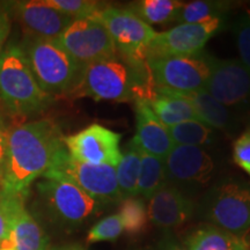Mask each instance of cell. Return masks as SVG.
<instances>
[{
  "label": "cell",
  "instance_id": "26",
  "mask_svg": "<svg viewBox=\"0 0 250 250\" xmlns=\"http://www.w3.org/2000/svg\"><path fill=\"white\" fill-rule=\"evenodd\" d=\"M168 130L175 145L196 146V147L204 148L205 146L214 145L217 142V136L213 129L198 120L183 122L169 127Z\"/></svg>",
  "mask_w": 250,
  "mask_h": 250
},
{
  "label": "cell",
  "instance_id": "1",
  "mask_svg": "<svg viewBox=\"0 0 250 250\" xmlns=\"http://www.w3.org/2000/svg\"><path fill=\"white\" fill-rule=\"evenodd\" d=\"M64 147V137L54 122L40 120L7 131L5 174L0 190L26 197L34 181L42 177Z\"/></svg>",
  "mask_w": 250,
  "mask_h": 250
},
{
  "label": "cell",
  "instance_id": "12",
  "mask_svg": "<svg viewBox=\"0 0 250 250\" xmlns=\"http://www.w3.org/2000/svg\"><path fill=\"white\" fill-rule=\"evenodd\" d=\"M165 168L167 183L189 193L212 179L215 164L205 148L175 145L166 156Z\"/></svg>",
  "mask_w": 250,
  "mask_h": 250
},
{
  "label": "cell",
  "instance_id": "35",
  "mask_svg": "<svg viewBox=\"0 0 250 250\" xmlns=\"http://www.w3.org/2000/svg\"><path fill=\"white\" fill-rule=\"evenodd\" d=\"M7 129L5 127L4 122L0 117V187L5 174L6 165V152H7Z\"/></svg>",
  "mask_w": 250,
  "mask_h": 250
},
{
  "label": "cell",
  "instance_id": "27",
  "mask_svg": "<svg viewBox=\"0 0 250 250\" xmlns=\"http://www.w3.org/2000/svg\"><path fill=\"white\" fill-rule=\"evenodd\" d=\"M120 215L124 230L130 236H138L147 229L148 213L145 201L133 196L122 199L120 203Z\"/></svg>",
  "mask_w": 250,
  "mask_h": 250
},
{
  "label": "cell",
  "instance_id": "13",
  "mask_svg": "<svg viewBox=\"0 0 250 250\" xmlns=\"http://www.w3.org/2000/svg\"><path fill=\"white\" fill-rule=\"evenodd\" d=\"M122 136L100 124H92L79 132L64 137V145L72 158L83 164L116 167L122 158Z\"/></svg>",
  "mask_w": 250,
  "mask_h": 250
},
{
  "label": "cell",
  "instance_id": "5",
  "mask_svg": "<svg viewBox=\"0 0 250 250\" xmlns=\"http://www.w3.org/2000/svg\"><path fill=\"white\" fill-rule=\"evenodd\" d=\"M34 77L50 96L74 92L83 67L62 48L57 40L27 36L21 43Z\"/></svg>",
  "mask_w": 250,
  "mask_h": 250
},
{
  "label": "cell",
  "instance_id": "19",
  "mask_svg": "<svg viewBox=\"0 0 250 250\" xmlns=\"http://www.w3.org/2000/svg\"><path fill=\"white\" fill-rule=\"evenodd\" d=\"M14 250H49L50 240L44 229L24 208V199L15 208L11 235Z\"/></svg>",
  "mask_w": 250,
  "mask_h": 250
},
{
  "label": "cell",
  "instance_id": "18",
  "mask_svg": "<svg viewBox=\"0 0 250 250\" xmlns=\"http://www.w3.org/2000/svg\"><path fill=\"white\" fill-rule=\"evenodd\" d=\"M184 95L192 103L197 120L211 129L232 134L235 133L241 126L239 114L212 98L204 89L199 92L187 93Z\"/></svg>",
  "mask_w": 250,
  "mask_h": 250
},
{
  "label": "cell",
  "instance_id": "15",
  "mask_svg": "<svg viewBox=\"0 0 250 250\" xmlns=\"http://www.w3.org/2000/svg\"><path fill=\"white\" fill-rule=\"evenodd\" d=\"M7 5L9 12L17 17L29 37L57 40L74 21L68 15L49 6L44 0L14 1Z\"/></svg>",
  "mask_w": 250,
  "mask_h": 250
},
{
  "label": "cell",
  "instance_id": "20",
  "mask_svg": "<svg viewBox=\"0 0 250 250\" xmlns=\"http://www.w3.org/2000/svg\"><path fill=\"white\" fill-rule=\"evenodd\" d=\"M155 94L147 103L155 116L169 129L183 122L197 120L192 103L184 94L156 89Z\"/></svg>",
  "mask_w": 250,
  "mask_h": 250
},
{
  "label": "cell",
  "instance_id": "34",
  "mask_svg": "<svg viewBox=\"0 0 250 250\" xmlns=\"http://www.w3.org/2000/svg\"><path fill=\"white\" fill-rule=\"evenodd\" d=\"M155 250H188L183 243H181L174 234L166 230L164 236L156 243Z\"/></svg>",
  "mask_w": 250,
  "mask_h": 250
},
{
  "label": "cell",
  "instance_id": "14",
  "mask_svg": "<svg viewBox=\"0 0 250 250\" xmlns=\"http://www.w3.org/2000/svg\"><path fill=\"white\" fill-rule=\"evenodd\" d=\"M225 19H214L205 23H181L164 33H156L146 58L199 54L206 42L223 29Z\"/></svg>",
  "mask_w": 250,
  "mask_h": 250
},
{
  "label": "cell",
  "instance_id": "31",
  "mask_svg": "<svg viewBox=\"0 0 250 250\" xmlns=\"http://www.w3.org/2000/svg\"><path fill=\"white\" fill-rule=\"evenodd\" d=\"M24 197L9 195L0 190V245L9 239L15 208Z\"/></svg>",
  "mask_w": 250,
  "mask_h": 250
},
{
  "label": "cell",
  "instance_id": "21",
  "mask_svg": "<svg viewBox=\"0 0 250 250\" xmlns=\"http://www.w3.org/2000/svg\"><path fill=\"white\" fill-rule=\"evenodd\" d=\"M184 246L188 250H249L246 237H237L208 224L187 235Z\"/></svg>",
  "mask_w": 250,
  "mask_h": 250
},
{
  "label": "cell",
  "instance_id": "22",
  "mask_svg": "<svg viewBox=\"0 0 250 250\" xmlns=\"http://www.w3.org/2000/svg\"><path fill=\"white\" fill-rule=\"evenodd\" d=\"M182 1L177 0H139L130 2L126 9L149 24H166L176 21Z\"/></svg>",
  "mask_w": 250,
  "mask_h": 250
},
{
  "label": "cell",
  "instance_id": "24",
  "mask_svg": "<svg viewBox=\"0 0 250 250\" xmlns=\"http://www.w3.org/2000/svg\"><path fill=\"white\" fill-rule=\"evenodd\" d=\"M233 2L218 0H196L183 2L175 22L205 23L214 19H225Z\"/></svg>",
  "mask_w": 250,
  "mask_h": 250
},
{
  "label": "cell",
  "instance_id": "11",
  "mask_svg": "<svg viewBox=\"0 0 250 250\" xmlns=\"http://www.w3.org/2000/svg\"><path fill=\"white\" fill-rule=\"evenodd\" d=\"M205 92L230 110L250 109V70L240 59H213Z\"/></svg>",
  "mask_w": 250,
  "mask_h": 250
},
{
  "label": "cell",
  "instance_id": "6",
  "mask_svg": "<svg viewBox=\"0 0 250 250\" xmlns=\"http://www.w3.org/2000/svg\"><path fill=\"white\" fill-rule=\"evenodd\" d=\"M42 177L68 182L101 204L115 205L122 202L116 179V167L83 164L73 159L66 148L56 153Z\"/></svg>",
  "mask_w": 250,
  "mask_h": 250
},
{
  "label": "cell",
  "instance_id": "23",
  "mask_svg": "<svg viewBox=\"0 0 250 250\" xmlns=\"http://www.w3.org/2000/svg\"><path fill=\"white\" fill-rule=\"evenodd\" d=\"M140 167V149L130 142L122 152L121 161L116 166V179L122 199L137 196Z\"/></svg>",
  "mask_w": 250,
  "mask_h": 250
},
{
  "label": "cell",
  "instance_id": "9",
  "mask_svg": "<svg viewBox=\"0 0 250 250\" xmlns=\"http://www.w3.org/2000/svg\"><path fill=\"white\" fill-rule=\"evenodd\" d=\"M94 19L100 21L114 41L118 54L130 59H146L156 31L126 8L107 5Z\"/></svg>",
  "mask_w": 250,
  "mask_h": 250
},
{
  "label": "cell",
  "instance_id": "30",
  "mask_svg": "<svg viewBox=\"0 0 250 250\" xmlns=\"http://www.w3.org/2000/svg\"><path fill=\"white\" fill-rule=\"evenodd\" d=\"M240 61L250 70V12L240 15L232 24Z\"/></svg>",
  "mask_w": 250,
  "mask_h": 250
},
{
  "label": "cell",
  "instance_id": "28",
  "mask_svg": "<svg viewBox=\"0 0 250 250\" xmlns=\"http://www.w3.org/2000/svg\"><path fill=\"white\" fill-rule=\"evenodd\" d=\"M51 7L68 15L73 20L94 18L105 7L104 2L92 0H44Z\"/></svg>",
  "mask_w": 250,
  "mask_h": 250
},
{
  "label": "cell",
  "instance_id": "25",
  "mask_svg": "<svg viewBox=\"0 0 250 250\" xmlns=\"http://www.w3.org/2000/svg\"><path fill=\"white\" fill-rule=\"evenodd\" d=\"M140 161L142 167L137 187V196H142L145 201L151 198L159 189L167 184V176L164 159L140 151Z\"/></svg>",
  "mask_w": 250,
  "mask_h": 250
},
{
  "label": "cell",
  "instance_id": "2",
  "mask_svg": "<svg viewBox=\"0 0 250 250\" xmlns=\"http://www.w3.org/2000/svg\"><path fill=\"white\" fill-rule=\"evenodd\" d=\"M76 92L96 101H148L155 94L147 59H130L116 52L83 67Z\"/></svg>",
  "mask_w": 250,
  "mask_h": 250
},
{
  "label": "cell",
  "instance_id": "29",
  "mask_svg": "<svg viewBox=\"0 0 250 250\" xmlns=\"http://www.w3.org/2000/svg\"><path fill=\"white\" fill-rule=\"evenodd\" d=\"M124 232L123 225L118 213L110 214L108 217L101 219L90 228L87 242L96 243L104 241H116Z\"/></svg>",
  "mask_w": 250,
  "mask_h": 250
},
{
  "label": "cell",
  "instance_id": "17",
  "mask_svg": "<svg viewBox=\"0 0 250 250\" xmlns=\"http://www.w3.org/2000/svg\"><path fill=\"white\" fill-rule=\"evenodd\" d=\"M136 112V136L132 142L140 151L156 158L166 159L175 144L171 140L169 130L155 116L147 101H134Z\"/></svg>",
  "mask_w": 250,
  "mask_h": 250
},
{
  "label": "cell",
  "instance_id": "10",
  "mask_svg": "<svg viewBox=\"0 0 250 250\" xmlns=\"http://www.w3.org/2000/svg\"><path fill=\"white\" fill-rule=\"evenodd\" d=\"M57 42L83 68L117 52L108 30L94 18L74 20Z\"/></svg>",
  "mask_w": 250,
  "mask_h": 250
},
{
  "label": "cell",
  "instance_id": "7",
  "mask_svg": "<svg viewBox=\"0 0 250 250\" xmlns=\"http://www.w3.org/2000/svg\"><path fill=\"white\" fill-rule=\"evenodd\" d=\"M146 59L156 89L187 94L205 88L214 57L202 51L190 56H158Z\"/></svg>",
  "mask_w": 250,
  "mask_h": 250
},
{
  "label": "cell",
  "instance_id": "32",
  "mask_svg": "<svg viewBox=\"0 0 250 250\" xmlns=\"http://www.w3.org/2000/svg\"><path fill=\"white\" fill-rule=\"evenodd\" d=\"M234 162L250 176V129L242 132L233 146Z\"/></svg>",
  "mask_w": 250,
  "mask_h": 250
},
{
  "label": "cell",
  "instance_id": "33",
  "mask_svg": "<svg viewBox=\"0 0 250 250\" xmlns=\"http://www.w3.org/2000/svg\"><path fill=\"white\" fill-rule=\"evenodd\" d=\"M11 12L8 5L0 2V55L5 48V43L11 31Z\"/></svg>",
  "mask_w": 250,
  "mask_h": 250
},
{
  "label": "cell",
  "instance_id": "3",
  "mask_svg": "<svg viewBox=\"0 0 250 250\" xmlns=\"http://www.w3.org/2000/svg\"><path fill=\"white\" fill-rule=\"evenodd\" d=\"M0 100L15 116L40 114L52 102L34 77L21 44H7L0 55Z\"/></svg>",
  "mask_w": 250,
  "mask_h": 250
},
{
  "label": "cell",
  "instance_id": "16",
  "mask_svg": "<svg viewBox=\"0 0 250 250\" xmlns=\"http://www.w3.org/2000/svg\"><path fill=\"white\" fill-rule=\"evenodd\" d=\"M196 204L189 193L167 183L148 199V219L156 227L170 230L192 218Z\"/></svg>",
  "mask_w": 250,
  "mask_h": 250
},
{
  "label": "cell",
  "instance_id": "4",
  "mask_svg": "<svg viewBox=\"0 0 250 250\" xmlns=\"http://www.w3.org/2000/svg\"><path fill=\"white\" fill-rule=\"evenodd\" d=\"M198 211L208 225L246 237L250 230V182L233 176L218 181L203 197Z\"/></svg>",
  "mask_w": 250,
  "mask_h": 250
},
{
  "label": "cell",
  "instance_id": "8",
  "mask_svg": "<svg viewBox=\"0 0 250 250\" xmlns=\"http://www.w3.org/2000/svg\"><path fill=\"white\" fill-rule=\"evenodd\" d=\"M36 189L50 219L62 227L81 226L105 208L68 182L42 177Z\"/></svg>",
  "mask_w": 250,
  "mask_h": 250
}]
</instances>
